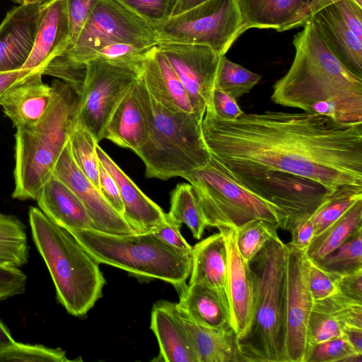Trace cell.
<instances>
[{
  "instance_id": "4dcf8cb0",
  "label": "cell",
  "mask_w": 362,
  "mask_h": 362,
  "mask_svg": "<svg viewBox=\"0 0 362 362\" xmlns=\"http://www.w3.org/2000/svg\"><path fill=\"white\" fill-rule=\"evenodd\" d=\"M28 259L25 225L16 216L0 213V265L21 267Z\"/></svg>"
},
{
  "instance_id": "9a60e30c",
  "label": "cell",
  "mask_w": 362,
  "mask_h": 362,
  "mask_svg": "<svg viewBox=\"0 0 362 362\" xmlns=\"http://www.w3.org/2000/svg\"><path fill=\"white\" fill-rule=\"evenodd\" d=\"M53 175L78 197L90 217L95 229L112 234L135 233L78 168L71 156L69 142L61 153Z\"/></svg>"
},
{
  "instance_id": "816d5d0a",
  "label": "cell",
  "mask_w": 362,
  "mask_h": 362,
  "mask_svg": "<svg viewBox=\"0 0 362 362\" xmlns=\"http://www.w3.org/2000/svg\"><path fill=\"white\" fill-rule=\"evenodd\" d=\"M38 72L43 74L40 69H28L0 72V103L13 88Z\"/></svg>"
},
{
  "instance_id": "7402d4cb",
  "label": "cell",
  "mask_w": 362,
  "mask_h": 362,
  "mask_svg": "<svg viewBox=\"0 0 362 362\" xmlns=\"http://www.w3.org/2000/svg\"><path fill=\"white\" fill-rule=\"evenodd\" d=\"M309 21L337 58L350 71L362 76V40L348 26L332 1L323 2Z\"/></svg>"
},
{
  "instance_id": "83f0119b",
  "label": "cell",
  "mask_w": 362,
  "mask_h": 362,
  "mask_svg": "<svg viewBox=\"0 0 362 362\" xmlns=\"http://www.w3.org/2000/svg\"><path fill=\"white\" fill-rule=\"evenodd\" d=\"M135 84L111 115L105 127L103 139L136 153L147 140L148 125L136 96Z\"/></svg>"
},
{
  "instance_id": "44dd1931",
  "label": "cell",
  "mask_w": 362,
  "mask_h": 362,
  "mask_svg": "<svg viewBox=\"0 0 362 362\" xmlns=\"http://www.w3.org/2000/svg\"><path fill=\"white\" fill-rule=\"evenodd\" d=\"M99 161L115 179L124 205L122 217L135 233L153 230L165 222L166 213L148 198L99 146Z\"/></svg>"
},
{
  "instance_id": "94428289",
  "label": "cell",
  "mask_w": 362,
  "mask_h": 362,
  "mask_svg": "<svg viewBox=\"0 0 362 362\" xmlns=\"http://www.w3.org/2000/svg\"><path fill=\"white\" fill-rule=\"evenodd\" d=\"M178 1V0H177Z\"/></svg>"
},
{
  "instance_id": "9f6ffc18",
  "label": "cell",
  "mask_w": 362,
  "mask_h": 362,
  "mask_svg": "<svg viewBox=\"0 0 362 362\" xmlns=\"http://www.w3.org/2000/svg\"><path fill=\"white\" fill-rule=\"evenodd\" d=\"M204 1L206 0H178L173 15L183 12Z\"/></svg>"
},
{
  "instance_id": "603a6c76",
  "label": "cell",
  "mask_w": 362,
  "mask_h": 362,
  "mask_svg": "<svg viewBox=\"0 0 362 362\" xmlns=\"http://www.w3.org/2000/svg\"><path fill=\"white\" fill-rule=\"evenodd\" d=\"M140 78L150 95L163 107L172 112L194 114L185 88L156 45L144 61Z\"/></svg>"
},
{
  "instance_id": "d6a6232c",
  "label": "cell",
  "mask_w": 362,
  "mask_h": 362,
  "mask_svg": "<svg viewBox=\"0 0 362 362\" xmlns=\"http://www.w3.org/2000/svg\"><path fill=\"white\" fill-rule=\"evenodd\" d=\"M71 156L81 172L99 190V159L96 152L98 144L86 128L74 124L69 139Z\"/></svg>"
},
{
  "instance_id": "9c48e42d",
  "label": "cell",
  "mask_w": 362,
  "mask_h": 362,
  "mask_svg": "<svg viewBox=\"0 0 362 362\" xmlns=\"http://www.w3.org/2000/svg\"><path fill=\"white\" fill-rule=\"evenodd\" d=\"M158 43L207 46L225 55L245 31L235 0H206L155 27Z\"/></svg>"
},
{
  "instance_id": "277c9868",
  "label": "cell",
  "mask_w": 362,
  "mask_h": 362,
  "mask_svg": "<svg viewBox=\"0 0 362 362\" xmlns=\"http://www.w3.org/2000/svg\"><path fill=\"white\" fill-rule=\"evenodd\" d=\"M288 250L278 234L250 260L254 303L251 327L240 341L245 362H288L285 310Z\"/></svg>"
},
{
  "instance_id": "ffe728a7",
  "label": "cell",
  "mask_w": 362,
  "mask_h": 362,
  "mask_svg": "<svg viewBox=\"0 0 362 362\" xmlns=\"http://www.w3.org/2000/svg\"><path fill=\"white\" fill-rule=\"evenodd\" d=\"M71 46L66 0L42 5L33 49L22 69H40Z\"/></svg>"
},
{
  "instance_id": "52a82bcc",
  "label": "cell",
  "mask_w": 362,
  "mask_h": 362,
  "mask_svg": "<svg viewBox=\"0 0 362 362\" xmlns=\"http://www.w3.org/2000/svg\"><path fill=\"white\" fill-rule=\"evenodd\" d=\"M69 232L99 264L119 268L139 279L162 280L178 292L187 284L192 255L165 245L151 231L120 235L83 228Z\"/></svg>"
},
{
  "instance_id": "ee69618b",
  "label": "cell",
  "mask_w": 362,
  "mask_h": 362,
  "mask_svg": "<svg viewBox=\"0 0 362 362\" xmlns=\"http://www.w3.org/2000/svg\"><path fill=\"white\" fill-rule=\"evenodd\" d=\"M98 1V0H66L71 46L77 40Z\"/></svg>"
},
{
  "instance_id": "e0dca14e",
  "label": "cell",
  "mask_w": 362,
  "mask_h": 362,
  "mask_svg": "<svg viewBox=\"0 0 362 362\" xmlns=\"http://www.w3.org/2000/svg\"><path fill=\"white\" fill-rule=\"evenodd\" d=\"M245 30L272 29L277 32L306 24L326 0H235Z\"/></svg>"
},
{
  "instance_id": "f1b7e54d",
  "label": "cell",
  "mask_w": 362,
  "mask_h": 362,
  "mask_svg": "<svg viewBox=\"0 0 362 362\" xmlns=\"http://www.w3.org/2000/svg\"><path fill=\"white\" fill-rule=\"evenodd\" d=\"M182 317L192 337L199 362H245L232 326L209 328Z\"/></svg>"
},
{
  "instance_id": "91938a15",
  "label": "cell",
  "mask_w": 362,
  "mask_h": 362,
  "mask_svg": "<svg viewBox=\"0 0 362 362\" xmlns=\"http://www.w3.org/2000/svg\"><path fill=\"white\" fill-rule=\"evenodd\" d=\"M356 2H357L359 5L362 6V0H354Z\"/></svg>"
},
{
  "instance_id": "f35d334b",
  "label": "cell",
  "mask_w": 362,
  "mask_h": 362,
  "mask_svg": "<svg viewBox=\"0 0 362 362\" xmlns=\"http://www.w3.org/2000/svg\"><path fill=\"white\" fill-rule=\"evenodd\" d=\"M66 351L42 344H28L16 341L0 353V362H71Z\"/></svg>"
},
{
  "instance_id": "1f68e13d",
  "label": "cell",
  "mask_w": 362,
  "mask_h": 362,
  "mask_svg": "<svg viewBox=\"0 0 362 362\" xmlns=\"http://www.w3.org/2000/svg\"><path fill=\"white\" fill-rule=\"evenodd\" d=\"M168 216L176 223H185L196 239H201L208 226L202 209L189 183L177 185L171 193Z\"/></svg>"
},
{
  "instance_id": "681fc988",
  "label": "cell",
  "mask_w": 362,
  "mask_h": 362,
  "mask_svg": "<svg viewBox=\"0 0 362 362\" xmlns=\"http://www.w3.org/2000/svg\"><path fill=\"white\" fill-rule=\"evenodd\" d=\"M354 33L362 40V6L354 0H332Z\"/></svg>"
},
{
  "instance_id": "cb8c5ba5",
  "label": "cell",
  "mask_w": 362,
  "mask_h": 362,
  "mask_svg": "<svg viewBox=\"0 0 362 362\" xmlns=\"http://www.w3.org/2000/svg\"><path fill=\"white\" fill-rule=\"evenodd\" d=\"M189 276V284L200 283L211 288L230 309L228 252L224 237L220 232L192 247Z\"/></svg>"
},
{
  "instance_id": "f546056e",
  "label": "cell",
  "mask_w": 362,
  "mask_h": 362,
  "mask_svg": "<svg viewBox=\"0 0 362 362\" xmlns=\"http://www.w3.org/2000/svg\"><path fill=\"white\" fill-rule=\"evenodd\" d=\"M360 228H362V199L313 238L305 252L308 258L318 264Z\"/></svg>"
},
{
  "instance_id": "bcb514c9",
  "label": "cell",
  "mask_w": 362,
  "mask_h": 362,
  "mask_svg": "<svg viewBox=\"0 0 362 362\" xmlns=\"http://www.w3.org/2000/svg\"><path fill=\"white\" fill-rule=\"evenodd\" d=\"M26 282L27 276L19 267L0 265V301L23 294Z\"/></svg>"
},
{
  "instance_id": "2e32d148",
  "label": "cell",
  "mask_w": 362,
  "mask_h": 362,
  "mask_svg": "<svg viewBox=\"0 0 362 362\" xmlns=\"http://www.w3.org/2000/svg\"><path fill=\"white\" fill-rule=\"evenodd\" d=\"M42 5L19 4L0 24V72L21 69L33 49Z\"/></svg>"
},
{
  "instance_id": "3957f363",
  "label": "cell",
  "mask_w": 362,
  "mask_h": 362,
  "mask_svg": "<svg viewBox=\"0 0 362 362\" xmlns=\"http://www.w3.org/2000/svg\"><path fill=\"white\" fill-rule=\"evenodd\" d=\"M51 86L52 99L43 117L33 124L16 128L11 194L16 199L35 200L52 175L74 124L79 95L62 80H54Z\"/></svg>"
},
{
  "instance_id": "6da1fadb",
  "label": "cell",
  "mask_w": 362,
  "mask_h": 362,
  "mask_svg": "<svg viewBox=\"0 0 362 362\" xmlns=\"http://www.w3.org/2000/svg\"><path fill=\"white\" fill-rule=\"evenodd\" d=\"M202 132L209 153L232 174L288 173L332 193L362 188V122L277 111L223 120L206 110Z\"/></svg>"
},
{
  "instance_id": "ac0fdd59",
  "label": "cell",
  "mask_w": 362,
  "mask_h": 362,
  "mask_svg": "<svg viewBox=\"0 0 362 362\" xmlns=\"http://www.w3.org/2000/svg\"><path fill=\"white\" fill-rule=\"evenodd\" d=\"M217 229L224 237L228 252L230 324L240 341L249 333L253 317L251 270L236 245L235 229L227 227Z\"/></svg>"
},
{
  "instance_id": "680465c9",
  "label": "cell",
  "mask_w": 362,
  "mask_h": 362,
  "mask_svg": "<svg viewBox=\"0 0 362 362\" xmlns=\"http://www.w3.org/2000/svg\"><path fill=\"white\" fill-rule=\"evenodd\" d=\"M12 1L18 4H22V1L23 0H11Z\"/></svg>"
},
{
  "instance_id": "4316f807",
  "label": "cell",
  "mask_w": 362,
  "mask_h": 362,
  "mask_svg": "<svg viewBox=\"0 0 362 362\" xmlns=\"http://www.w3.org/2000/svg\"><path fill=\"white\" fill-rule=\"evenodd\" d=\"M179 293L176 306L184 318L209 328L231 326L230 309L211 288L200 283H189Z\"/></svg>"
},
{
  "instance_id": "7c38bea8",
  "label": "cell",
  "mask_w": 362,
  "mask_h": 362,
  "mask_svg": "<svg viewBox=\"0 0 362 362\" xmlns=\"http://www.w3.org/2000/svg\"><path fill=\"white\" fill-rule=\"evenodd\" d=\"M113 42L141 47L158 44L155 28L117 0H98L76 42L63 53H76Z\"/></svg>"
},
{
  "instance_id": "5bb4252c",
  "label": "cell",
  "mask_w": 362,
  "mask_h": 362,
  "mask_svg": "<svg viewBox=\"0 0 362 362\" xmlns=\"http://www.w3.org/2000/svg\"><path fill=\"white\" fill-rule=\"evenodd\" d=\"M285 310L286 351L288 362H304L306 328L313 299L308 284L309 259L289 243Z\"/></svg>"
},
{
  "instance_id": "d4e9b609",
  "label": "cell",
  "mask_w": 362,
  "mask_h": 362,
  "mask_svg": "<svg viewBox=\"0 0 362 362\" xmlns=\"http://www.w3.org/2000/svg\"><path fill=\"white\" fill-rule=\"evenodd\" d=\"M35 200L38 208L49 218L67 231L95 228L78 197L53 174L42 187Z\"/></svg>"
},
{
  "instance_id": "30bf717a",
  "label": "cell",
  "mask_w": 362,
  "mask_h": 362,
  "mask_svg": "<svg viewBox=\"0 0 362 362\" xmlns=\"http://www.w3.org/2000/svg\"><path fill=\"white\" fill-rule=\"evenodd\" d=\"M144 61L124 63L96 59L88 62L74 124L88 129L98 142L102 140L113 112L139 80Z\"/></svg>"
},
{
  "instance_id": "ab89813d",
  "label": "cell",
  "mask_w": 362,
  "mask_h": 362,
  "mask_svg": "<svg viewBox=\"0 0 362 362\" xmlns=\"http://www.w3.org/2000/svg\"><path fill=\"white\" fill-rule=\"evenodd\" d=\"M343 334V328L331 315L313 306L306 328L305 353L318 344Z\"/></svg>"
},
{
  "instance_id": "5b68a950",
  "label": "cell",
  "mask_w": 362,
  "mask_h": 362,
  "mask_svg": "<svg viewBox=\"0 0 362 362\" xmlns=\"http://www.w3.org/2000/svg\"><path fill=\"white\" fill-rule=\"evenodd\" d=\"M33 240L54 283L58 302L83 317L103 295L105 279L98 263L66 229L38 207L29 209Z\"/></svg>"
},
{
  "instance_id": "8fae6325",
  "label": "cell",
  "mask_w": 362,
  "mask_h": 362,
  "mask_svg": "<svg viewBox=\"0 0 362 362\" xmlns=\"http://www.w3.org/2000/svg\"><path fill=\"white\" fill-rule=\"evenodd\" d=\"M232 175L245 187L274 206L279 214V228L288 230L297 222L310 218L332 194L317 182L288 173Z\"/></svg>"
},
{
  "instance_id": "f907efd6",
  "label": "cell",
  "mask_w": 362,
  "mask_h": 362,
  "mask_svg": "<svg viewBox=\"0 0 362 362\" xmlns=\"http://www.w3.org/2000/svg\"><path fill=\"white\" fill-rule=\"evenodd\" d=\"M288 230L291 235L289 243L306 252L315 235L314 226L310 218L297 222Z\"/></svg>"
},
{
  "instance_id": "7bdbcfd3",
  "label": "cell",
  "mask_w": 362,
  "mask_h": 362,
  "mask_svg": "<svg viewBox=\"0 0 362 362\" xmlns=\"http://www.w3.org/2000/svg\"><path fill=\"white\" fill-rule=\"evenodd\" d=\"M341 277L326 272L309 260L308 284L313 300H322L338 292Z\"/></svg>"
},
{
  "instance_id": "c3c4849f",
  "label": "cell",
  "mask_w": 362,
  "mask_h": 362,
  "mask_svg": "<svg viewBox=\"0 0 362 362\" xmlns=\"http://www.w3.org/2000/svg\"><path fill=\"white\" fill-rule=\"evenodd\" d=\"M99 191L108 204L122 216L124 205L118 186L113 177L100 162L99 163Z\"/></svg>"
},
{
  "instance_id": "8992f818",
  "label": "cell",
  "mask_w": 362,
  "mask_h": 362,
  "mask_svg": "<svg viewBox=\"0 0 362 362\" xmlns=\"http://www.w3.org/2000/svg\"><path fill=\"white\" fill-rule=\"evenodd\" d=\"M137 98L148 125V138L136 152L148 178L182 177L206 164L211 156L203 139L202 122L194 114L172 112L157 103L140 77Z\"/></svg>"
},
{
  "instance_id": "ba28073f",
  "label": "cell",
  "mask_w": 362,
  "mask_h": 362,
  "mask_svg": "<svg viewBox=\"0 0 362 362\" xmlns=\"http://www.w3.org/2000/svg\"><path fill=\"white\" fill-rule=\"evenodd\" d=\"M183 178L192 185L208 226L237 229L263 219L279 228L277 210L245 187L211 154L206 164Z\"/></svg>"
},
{
  "instance_id": "4fadbf2b",
  "label": "cell",
  "mask_w": 362,
  "mask_h": 362,
  "mask_svg": "<svg viewBox=\"0 0 362 362\" xmlns=\"http://www.w3.org/2000/svg\"><path fill=\"white\" fill-rule=\"evenodd\" d=\"M156 47L185 88L194 114L202 121L211 103L223 55L199 45L163 42Z\"/></svg>"
},
{
  "instance_id": "d590c367",
  "label": "cell",
  "mask_w": 362,
  "mask_h": 362,
  "mask_svg": "<svg viewBox=\"0 0 362 362\" xmlns=\"http://www.w3.org/2000/svg\"><path fill=\"white\" fill-rule=\"evenodd\" d=\"M360 199H362V188H344L332 193L310 217L314 226V237L339 218Z\"/></svg>"
},
{
  "instance_id": "b9f144b4",
  "label": "cell",
  "mask_w": 362,
  "mask_h": 362,
  "mask_svg": "<svg viewBox=\"0 0 362 362\" xmlns=\"http://www.w3.org/2000/svg\"><path fill=\"white\" fill-rule=\"evenodd\" d=\"M357 353L344 334L318 344L306 351L304 362H344Z\"/></svg>"
},
{
  "instance_id": "db71d44e",
  "label": "cell",
  "mask_w": 362,
  "mask_h": 362,
  "mask_svg": "<svg viewBox=\"0 0 362 362\" xmlns=\"http://www.w3.org/2000/svg\"><path fill=\"white\" fill-rule=\"evenodd\" d=\"M344 334L358 354H362V328L349 327L343 330Z\"/></svg>"
},
{
  "instance_id": "e575fe53",
  "label": "cell",
  "mask_w": 362,
  "mask_h": 362,
  "mask_svg": "<svg viewBox=\"0 0 362 362\" xmlns=\"http://www.w3.org/2000/svg\"><path fill=\"white\" fill-rule=\"evenodd\" d=\"M252 72L223 55L216 76V86L235 100L248 93L261 80Z\"/></svg>"
},
{
  "instance_id": "60d3db41",
  "label": "cell",
  "mask_w": 362,
  "mask_h": 362,
  "mask_svg": "<svg viewBox=\"0 0 362 362\" xmlns=\"http://www.w3.org/2000/svg\"><path fill=\"white\" fill-rule=\"evenodd\" d=\"M154 28L170 18L177 0H117Z\"/></svg>"
},
{
  "instance_id": "484cf974",
  "label": "cell",
  "mask_w": 362,
  "mask_h": 362,
  "mask_svg": "<svg viewBox=\"0 0 362 362\" xmlns=\"http://www.w3.org/2000/svg\"><path fill=\"white\" fill-rule=\"evenodd\" d=\"M42 72L33 75L13 88L0 103L16 129L36 123L46 112L52 88L42 81Z\"/></svg>"
},
{
  "instance_id": "74e56055",
  "label": "cell",
  "mask_w": 362,
  "mask_h": 362,
  "mask_svg": "<svg viewBox=\"0 0 362 362\" xmlns=\"http://www.w3.org/2000/svg\"><path fill=\"white\" fill-rule=\"evenodd\" d=\"M313 306L331 315L341 326L362 328V303L347 298L339 291L320 300Z\"/></svg>"
},
{
  "instance_id": "d6986e66",
  "label": "cell",
  "mask_w": 362,
  "mask_h": 362,
  "mask_svg": "<svg viewBox=\"0 0 362 362\" xmlns=\"http://www.w3.org/2000/svg\"><path fill=\"white\" fill-rule=\"evenodd\" d=\"M150 328L157 338L158 356L164 362H199L192 337L176 303L160 300L152 308Z\"/></svg>"
},
{
  "instance_id": "7dc6e473",
  "label": "cell",
  "mask_w": 362,
  "mask_h": 362,
  "mask_svg": "<svg viewBox=\"0 0 362 362\" xmlns=\"http://www.w3.org/2000/svg\"><path fill=\"white\" fill-rule=\"evenodd\" d=\"M236 100L227 93L215 87L206 110L211 112L220 119L235 120L244 113Z\"/></svg>"
},
{
  "instance_id": "11a10c76",
  "label": "cell",
  "mask_w": 362,
  "mask_h": 362,
  "mask_svg": "<svg viewBox=\"0 0 362 362\" xmlns=\"http://www.w3.org/2000/svg\"><path fill=\"white\" fill-rule=\"evenodd\" d=\"M8 328L0 320V353L15 344Z\"/></svg>"
},
{
  "instance_id": "8d00e7d4",
  "label": "cell",
  "mask_w": 362,
  "mask_h": 362,
  "mask_svg": "<svg viewBox=\"0 0 362 362\" xmlns=\"http://www.w3.org/2000/svg\"><path fill=\"white\" fill-rule=\"evenodd\" d=\"M279 226L263 219L250 221L235 229V243L245 262L250 260L265 244L276 235Z\"/></svg>"
},
{
  "instance_id": "7a4b0ae2",
  "label": "cell",
  "mask_w": 362,
  "mask_h": 362,
  "mask_svg": "<svg viewBox=\"0 0 362 362\" xmlns=\"http://www.w3.org/2000/svg\"><path fill=\"white\" fill-rule=\"evenodd\" d=\"M303 27L293 37L291 66L273 85L271 100L341 122H362V76L337 58L311 22Z\"/></svg>"
},
{
  "instance_id": "f6af8a7d",
  "label": "cell",
  "mask_w": 362,
  "mask_h": 362,
  "mask_svg": "<svg viewBox=\"0 0 362 362\" xmlns=\"http://www.w3.org/2000/svg\"><path fill=\"white\" fill-rule=\"evenodd\" d=\"M181 225L174 221L168 214L164 223L151 230L165 245L186 255H192V247L180 233Z\"/></svg>"
},
{
  "instance_id": "6f0895ef",
  "label": "cell",
  "mask_w": 362,
  "mask_h": 362,
  "mask_svg": "<svg viewBox=\"0 0 362 362\" xmlns=\"http://www.w3.org/2000/svg\"><path fill=\"white\" fill-rule=\"evenodd\" d=\"M52 1L53 0H23L22 4H37L40 5H45Z\"/></svg>"
},
{
  "instance_id": "f5cc1de1",
  "label": "cell",
  "mask_w": 362,
  "mask_h": 362,
  "mask_svg": "<svg viewBox=\"0 0 362 362\" xmlns=\"http://www.w3.org/2000/svg\"><path fill=\"white\" fill-rule=\"evenodd\" d=\"M338 291L347 298L362 303V270L342 276L338 284Z\"/></svg>"
},
{
  "instance_id": "836d02e7",
  "label": "cell",
  "mask_w": 362,
  "mask_h": 362,
  "mask_svg": "<svg viewBox=\"0 0 362 362\" xmlns=\"http://www.w3.org/2000/svg\"><path fill=\"white\" fill-rule=\"evenodd\" d=\"M315 264L341 276L362 270V228Z\"/></svg>"
}]
</instances>
